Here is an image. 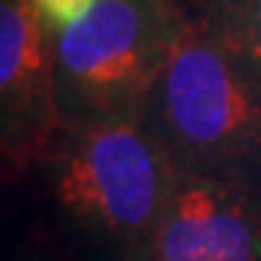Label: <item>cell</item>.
Masks as SVG:
<instances>
[{"mask_svg":"<svg viewBox=\"0 0 261 261\" xmlns=\"http://www.w3.org/2000/svg\"><path fill=\"white\" fill-rule=\"evenodd\" d=\"M27 180L56 255L130 261L180 174L142 119H119L61 125Z\"/></svg>","mask_w":261,"mask_h":261,"instance_id":"obj_1","label":"cell"},{"mask_svg":"<svg viewBox=\"0 0 261 261\" xmlns=\"http://www.w3.org/2000/svg\"><path fill=\"white\" fill-rule=\"evenodd\" d=\"M142 125L180 177L261 186V73L186 6Z\"/></svg>","mask_w":261,"mask_h":261,"instance_id":"obj_2","label":"cell"},{"mask_svg":"<svg viewBox=\"0 0 261 261\" xmlns=\"http://www.w3.org/2000/svg\"><path fill=\"white\" fill-rule=\"evenodd\" d=\"M180 18L183 0H96L56 32L61 125L142 119Z\"/></svg>","mask_w":261,"mask_h":261,"instance_id":"obj_3","label":"cell"},{"mask_svg":"<svg viewBox=\"0 0 261 261\" xmlns=\"http://www.w3.org/2000/svg\"><path fill=\"white\" fill-rule=\"evenodd\" d=\"M58 128L56 32L32 0H0V157L6 180H27Z\"/></svg>","mask_w":261,"mask_h":261,"instance_id":"obj_4","label":"cell"},{"mask_svg":"<svg viewBox=\"0 0 261 261\" xmlns=\"http://www.w3.org/2000/svg\"><path fill=\"white\" fill-rule=\"evenodd\" d=\"M130 261H261V186L180 177Z\"/></svg>","mask_w":261,"mask_h":261,"instance_id":"obj_5","label":"cell"},{"mask_svg":"<svg viewBox=\"0 0 261 261\" xmlns=\"http://www.w3.org/2000/svg\"><path fill=\"white\" fill-rule=\"evenodd\" d=\"M183 6L261 73V0H183Z\"/></svg>","mask_w":261,"mask_h":261,"instance_id":"obj_6","label":"cell"},{"mask_svg":"<svg viewBox=\"0 0 261 261\" xmlns=\"http://www.w3.org/2000/svg\"><path fill=\"white\" fill-rule=\"evenodd\" d=\"M93 3L96 0H32V6L44 18L49 32H61L70 23H75Z\"/></svg>","mask_w":261,"mask_h":261,"instance_id":"obj_7","label":"cell"},{"mask_svg":"<svg viewBox=\"0 0 261 261\" xmlns=\"http://www.w3.org/2000/svg\"><path fill=\"white\" fill-rule=\"evenodd\" d=\"M23 261H67V258H61V255H44V252H35V255H29V258H23Z\"/></svg>","mask_w":261,"mask_h":261,"instance_id":"obj_8","label":"cell"}]
</instances>
